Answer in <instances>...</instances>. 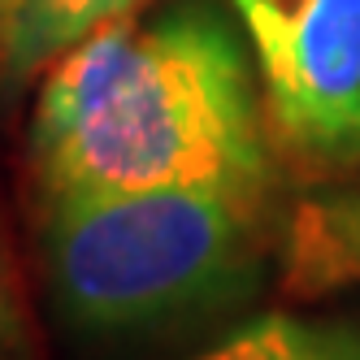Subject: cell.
<instances>
[{
	"label": "cell",
	"instance_id": "obj_1",
	"mask_svg": "<svg viewBox=\"0 0 360 360\" xmlns=\"http://www.w3.org/2000/svg\"><path fill=\"white\" fill-rule=\"evenodd\" d=\"M39 200L157 187L269 195L274 135L248 35L217 0L122 13L48 65L31 117Z\"/></svg>",
	"mask_w": 360,
	"mask_h": 360
},
{
	"label": "cell",
	"instance_id": "obj_2",
	"mask_svg": "<svg viewBox=\"0 0 360 360\" xmlns=\"http://www.w3.org/2000/svg\"><path fill=\"white\" fill-rule=\"evenodd\" d=\"M261 230L265 195L157 187L44 200L39 243L61 313L126 334L239 300L261 265Z\"/></svg>",
	"mask_w": 360,
	"mask_h": 360
},
{
	"label": "cell",
	"instance_id": "obj_3",
	"mask_svg": "<svg viewBox=\"0 0 360 360\" xmlns=\"http://www.w3.org/2000/svg\"><path fill=\"white\" fill-rule=\"evenodd\" d=\"M269 135L308 174L360 169V0H230Z\"/></svg>",
	"mask_w": 360,
	"mask_h": 360
},
{
	"label": "cell",
	"instance_id": "obj_4",
	"mask_svg": "<svg viewBox=\"0 0 360 360\" xmlns=\"http://www.w3.org/2000/svg\"><path fill=\"white\" fill-rule=\"evenodd\" d=\"M143 0H18L5 35H0V65L5 79L22 83L27 74L53 65L96 27L135 13Z\"/></svg>",
	"mask_w": 360,
	"mask_h": 360
},
{
	"label": "cell",
	"instance_id": "obj_5",
	"mask_svg": "<svg viewBox=\"0 0 360 360\" xmlns=\"http://www.w3.org/2000/svg\"><path fill=\"white\" fill-rule=\"evenodd\" d=\"M291 282L300 291H330L360 282V191L308 200L291 226Z\"/></svg>",
	"mask_w": 360,
	"mask_h": 360
},
{
	"label": "cell",
	"instance_id": "obj_6",
	"mask_svg": "<svg viewBox=\"0 0 360 360\" xmlns=\"http://www.w3.org/2000/svg\"><path fill=\"white\" fill-rule=\"evenodd\" d=\"M195 360H330L326 321H304L291 313H261L230 330L221 343L200 352Z\"/></svg>",
	"mask_w": 360,
	"mask_h": 360
},
{
	"label": "cell",
	"instance_id": "obj_7",
	"mask_svg": "<svg viewBox=\"0 0 360 360\" xmlns=\"http://www.w3.org/2000/svg\"><path fill=\"white\" fill-rule=\"evenodd\" d=\"M0 360H35L31 317H27L18 265H13V252H9L5 217H0Z\"/></svg>",
	"mask_w": 360,
	"mask_h": 360
},
{
	"label": "cell",
	"instance_id": "obj_8",
	"mask_svg": "<svg viewBox=\"0 0 360 360\" xmlns=\"http://www.w3.org/2000/svg\"><path fill=\"white\" fill-rule=\"evenodd\" d=\"M326 356L330 360H360V317L326 321Z\"/></svg>",
	"mask_w": 360,
	"mask_h": 360
},
{
	"label": "cell",
	"instance_id": "obj_9",
	"mask_svg": "<svg viewBox=\"0 0 360 360\" xmlns=\"http://www.w3.org/2000/svg\"><path fill=\"white\" fill-rule=\"evenodd\" d=\"M13 9H18V0H0V35H5L9 18H13Z\"/></svg>",
	"mask_w": 360,
	"mask_h": 360
}]
</instances>
